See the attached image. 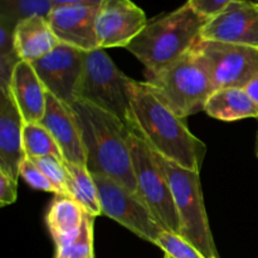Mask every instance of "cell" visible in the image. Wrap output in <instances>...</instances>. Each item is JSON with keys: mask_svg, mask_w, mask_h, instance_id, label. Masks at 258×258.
<instances>
[{"mask_svg": "<svg viewBox=\"0 0 258 258\" xmlns=\"http://www.w3.org/2000/svg\"><path fill=\"white\" fill-rule=\"evenodd\" d=\"M146 78L161 101L183 120L204 111L207 101L216 91L206 66L194 49Z\"/></svg>", "mask_w": 258, "mask_h": 258, "instance_id": "5", "label": "cell"}, {"mask_svg": "<svg viewBox=\"0 0 258 258\" xmlns=\"http://www.w3.org/2000/svg\"><path fill=\"white\" fill-rule=\"evenodd\" d=\"M14 32L15 29L0 23V55L15 52Z\"/></svg>", "mask_w": 258, "mask_h": 258, "instance_id": "29", "label": "cell"}, {"mask_svg": "<svg viewBox=\"0 0 258 258\" xmlns=\"http://www.w3.org/2000/svg\"><path fill=\"white\" fill-rule=\"evenodd\" d=\"M52 0H0V23L15 29L18 23L32 17H49Z\"/></svg>", "mask_w": 258, "mask_h": 258, "instance_id": "21", "label": "cell"}, {"mask_svg": "<svg viewBox=\"0 0 258 258\" xmlns=\"http://www.w3.org/2000/svg\"><path fill=\"white\" fill-rule=\"evenodd\" d=\"M244 90L248 92V95L251 96L252 100H253L254 102H256V105L258 106V77L254 78L251 83H248Z\"/></svg>", "mask_w": 258, "mask_h": 258, "instance_id": "31", "label": "cell"}, {"mask_svg": "<svg viewBox=\"0 0 258 258\" xmlns=\"http://www.w3.org/2000/svg\"><path fill=\"white\" fill-rule=\"evenodd\" d=\"M59 43L47 18H28L18 23L15 28L14 45L22 60L32 63L40 59Z\"/></svg>", "mask_w": 258, "mask_h": 258, "instance_id": "18", "label": "cell"}, {"mask_svg": "<svg viewBox=\"0 0 258 258\" xmlns=\"http://www.w3.org/2000/svg\"><path fill=\"white\" fill-rule=\"evenodd\" d=\"M207 22L185 3L149 22L126 49L143 63L146 76L155 75L193 49Z\"/></svg>", "mask_w": 258, "mask_h": 258, "instance_id": "3", "label": "cell"}, {"mask_svg": "<svg viewBox=\"0 0 258 258\" xmlns=\"http://www.w3.org/2000/svg\"><path fill=\"white\" fill-rule=\"evenodd\" d=\"M155 246L160 247L171 258H204L201 252L180 234L163 229Z\"/></svg>", "mask_w": 258, "mask_h": 258, "instance_id": "25", "label": "cell"}, {"mask_svg": "<svg viewBox=\"0 0 258 258\" xmlns=\"http://www.w3.org/2000/svg\"><path fill=\"white\" fill-rule=\"evenodd\" d=\"M53 5H68V4H100L101 0H52Z\"/></svg>", "mask_w": 258, "mask_h": 258, "instance_id": "30", "label": "cell"}, {"mask_svg": "<svg viewBox=\"0 0 258 258\" xmlns=\"http://www.w3.org/2000/svg\"><path fill=\"white\" fill-rule=\"evenodd\" d=\"M236 0H188V4L203 17L211 19Z\"/></svg>", "mask_w": 258, "mask_h": 258, "instance_id": "27", "label": "cell"}, {"mask_svg": "<svg viewBox=\"0 0 258 258\" xmlns=\"http://www.w3.org/2000/svg\"><path fill=\"white\" fill-rule=\"evenodd\" d=\"M18 183L0 171V206H10L17 201Z\"/></svg>", "mask_w": 258, "mask_h": 258, "instance_id": "28", "label": "cell"}, {"mask_svg": "<svg viewBox=\"0 0 258 258\" xmlns=\"http://www.w3.org/2000/svg\"><path fill=\"white\" fill-rule=\"evenodd\" d=\"M30 160L52 181V184L55 186L58 191L57 196L70 197V193H68V180H70V176H68L66 161L63 159L55 158V156H43V158L30 159Z\"/></svg>", "mask_w": 258, "mask_h": 258, "instance_id": "23", "label": "cell"}, {"mask_svg": "<svg viewBox=\"0 0 258 258\" xmlns=\"http://www.w3.org/2000/svg\"><path fill=\"white\" fill-rule=\"evenodd\" d=\"M93 179L98 189L102 216L117 222L144 241L155 244L164 228L140 197L113 179L102 175H93Z\"/></svg>", "mask_w": 258, "mask_h": 258, "instance_id": "9", "label": "cell"}, {"mask_svg": "<svg viewBox=\"0 0 258 258\" xmlns=\"http://www.w3.org/2000/svg\"><path fill=\"white\" fill-rule=\"evenodd\" d=\"M201 39L258 49V2L236 0L214 15L201 33Z\"/></svg>", "mask_w": 258, "mask_h": 258, "instance_id": "12", "label": "cell"}, {"mask_svg": "<svg viewBox=\"0 0 258 258\" xmlns=\"http://www.w3.org/2000/svg\"><path fill=\"white\" fill-rule=\"evenodd\" d=\"M98 4L57 5L48 22L60 43L85 52L98 48L96 34V15Z\"/></svg>", "mask_w": 258, "mask_h": 258, "instance_id": "13", "label": "cell"}, {"mask_svg": "<svg viewBox=\"0 0 258 258\" xmlns=\"http://www.w3.org/2000/svg\"><path fill=\"white\" fill-rule=\"evenodd\" d=\"M23 145L28 159L55 156L63 159L60 149L49 131L38 123H25L23 130Z\"/></svg>", "mask_w": 258, "mask_h": 258, "instance_id": "22", "label": "cell"}, {"mask_svg": "<svg viewBox=\"0 0 258 258\" xmlns=\"http://www.w3.org/2000/svg\"><path fill=\"white\" fill-rule=\"evenodd\" d=\"M204 111L211 117L226 122L251 117L258 120V106L244 88L216 90L207 101Z\"/></svg>", "mask_w": 258, "mask_h": 258, "instance_id": "19", "label": "cell"}, {"mask_svg": "<svg viewBox=\"0 0 258 258\" xmlns=\"http://www.w3.org/2000/svg\"><path fill=\"white\" fill-rule=\"evenodd\" d=\"M164 258H171V257L168 256V254H165V256H164Z\"/></svg>", "mask_w": 258, "mask_h": 258, "instance_id": "35", "label": "cell"}, {"mask_svg": "<svg viewBox=\"0 0 258 258\" xmlns=\"http://www.w3.org/2000/svg\"><path fill=\"white\" fill-rule=\"evenodd\" d=\"M85 50L59 43L40 59L32 62L45 91L57 100L71 105L76 101V90L83 70Z\"/></svg>", "mask_w": 258, "mask_h": 258, "instance_id": "10", "label": "cell"}, {"mask_svg": "<svg viewBox=\"0 0 258 258\" xmlns=\"http://www.w3.org/2000/svg\"><path fill=\"white\" fill-rule=\"evenodd\" d=\"M24 123H38L43 118L47 91L40 82L32 63L22 60L15 67L9 87Z\"/></svg>", "mask_w": 258, "mask_h": 258, "instance_id": "16", "label": "cell"}, {"mask_svg": "<svg viewBox=\"0 0 258 258\" xmlns=\"http://www.w3.org/2000/svg\"><path fill=\"white\" fill-rule=\"evenodd\" d=\"M154 155L170 185L180 224L179 234L204 258H219L204 206L201 173L183 168L156 153Z\"/></svg>", "mask_w": 258, "mask_h": 258, "instance_id": "4", "label": "cell"}, {"mask_svg": "<svg viewBox=\"0 0 258 258\" xmlns=\"http://www.w3.org/2000/svg\"><path fill=\"white\" fill-rule=\"evenodd\" d=\"M68 170V193L72 199H75L86 213L93 217L102 214L101 212L100 196L93 175L90 173L87 166L75 165L66 163Z\"/></svg>", "mask_w": 258, "mask_h": 258, "instance_id": "20", "label": "cell"}, {"mask_svg": "<svg viewBox=\"0 0 258 258\" xmlns=\"http://www.w3.org/2000/svg\"><path fill=\"white\" fill-rule=\"evenodd\" d=\"M86 258H96L95 257V253H92V254H91V256H88V257H86Z\"/></svg>", "mask_w": 258, "mask_h": 258, "instance_id": "32", "label": "cell"}, {"mask_svg": "<svg viewBox=\"0 0 258 258\" xmlns=\"http://www.w3.org/2000/svg\"><path fill=\"white\" fill-rule=\"evenodd\" d=\"M39 123L53 136L66 163L87 166V155L80 128L70 105L47 92L45 112Z\"/></svg>", "mask_w": 258, "mask_h": 258, "instance_id": "14", "label": "cell"}, {"mask_svg": "<svg viewBox=\"0 0 258 258\" xmlns=\"http://www.w3.org/2000/svg\"><path fill=\"white\" fill-rule=\"evenodd\" d=\"M55 258H58V257H55Z\"/></svg>", "mask_w": 258, "mask_h": 258, "instance_id": "36", "label": "cell"}, {"mask_svg": "<svg viewBox=\"0 0 258 258\" xmlns=\"http://www.w3.org/2000/svg\"><path fill=\"white\" fill-rule=\"evenodd\" d=\"M148 23L145 12L131 0H101L96 15L98 48H126Z\"/></svg>", "mask_w": 258, "mask_h": 258, "instance_id": "11", "label": "cell"}, {"mask_svg": "<svg viewBox=\"0 0 258 258\" xmlns=\"http://www.w3.org/2000/svg\"><path fill=\"white\" fill-rule=\"evenodd\" d=\"M24 120L10 91L0 92V171L17 181L27 159L23 145Z\"/></svg>", "mask_w": 258, "mask_h": 258, "instance_id": "15", "label": "cell"}, {"mask_svg": "<svg viewBox=\"0 0 258 258\" xmlns=\"http://www.w3.org/2000/svg\"><path fill=\"white\" fill-rule=\"evenodd\" d=\"M256 146H258V133H257V141H256Z\"/></svg>", "mask_w": 258, "mask_h": 258, "instance_id": "34", "label": "cell"}, {"mask_svg": "<svg viewBox=\"0 0 258 258\" xmlns=\"http://www.w3.org/2000/svg\"><path fill=\"white\" fill-rule=\"evenodd\" d=\"M93 226H95V217L86 214L82 229L77 238L72 244L63 249H57L55 257L58 258H86L91 256L93 252Z\"/></svg>", "mask_w": 258, "mask_h": 258, "instance_id": "24", "label": "cell"}, {"mask_svg": "<svg viewBox=\"0 0 258 258\" xmlns=\"http://www.w3.org/2000/svg\"><path fill=\"white\" fill-rule=\"evenodd\" d=\"M131 131L163 158L201 173L207 146L191 134L183 118L176 116L156 95L150 83L131 78Z\"/></svg>", "mask_w": 258, "mask_h": 258, "instance_id": "1", "label": "cell"}, {"mask_svg": "<svg viewBox=\"0 0 258 258\" xmlns=\"http://www.w3.org/2000/svg\"><path fill=\"white\" fill-rule=\"evenodd\" d=\"M206 66L214 90L246 88L258 77V49L199 39L193 47Z\"/></svg>", "mask_w": 258, "mask_h": 258, "instance_id": "8", "label": "cell"}, {"mask_svg": "<svg viewBox=\"0 0 258 258\" xmlns=\"http://www.w3.org/2000/svg\"><path fill=\"white\" fill-rule=\"evenodd\" d=\"M256 155H257V158H258V146H256Z\"/></svg>", "mask_w": 258, "mask_h": 258, "instance_id": "33", "label": "cell"}, {"mask_svg": "<svg viewBox=\"0 0 258 258\" xmlns=\"http://www.w3.org/2000/svg\"><path fill=\"white\" fill-rule=\"evenodd\" d=\"M87 155V169L92 175H102L138 194L134 175L130 128L116 116L85 101L70 105Z\"/></svg>", "mask_w": 258, "mask_h": 258, "instance_id": "2", "label": "cell"}, {"mask_svg": "<svg viewBox=\"0 0 258 258\" xmlns=\"http://www.w3.org/2000/svg\"><path fill=\"white\" fill-rule=\"evenodd\" d=\"M20 176L24 179L28 185H30L35 190L54 193L55 196L58 194L57 189L53 185L52 181L44 175L42 170H39V168L30 159L27 158L20 165Z\"/></svg>", "mask_w": 258, "mask_h": 258, "instance_id": "26", "label": "cell"}, {"mask_svg": "<svg viewBox=\"0 0 258 258\" xmlns=\"http://www.w3.org/2000/svg\"><path fill=\"white\" fill-rule=\"evenodd\" d=\"M86 212L75 199L55 196L45 214L48 231L55 243V248L63 249L73 243L82 229Z\"/></svg>", "mask_w": 258, "mask_h": 258, "instance_id": "17", "label": "cell"}, {"mask_svg": "<svg viewBox=\"0 0 258 258\" xmlns=\"http://www.w3.org/2000/svg\"><path fill=\"white\" fill-rule=\"evenodd\" d=\"M128 145L138 196L164 229L179 234L180 224L170 185L153 150L138 134L131 130Z\"/></svg>", "mask_w": 258, "mask_h": 258, "instance_id": "7", "label": "cell"}, {"mask_svg": "<svg viewBox=\"0 0 258 258\" xmlns=\"http://www.w3.org/2000/svg\"><path fill=\"white\" fill-rule=\"evenodd\" d=\"M130 82L102 48L85 52L83 70L76 90V100L85 101L133 126Z\"/></svg>", "mask_w": 258, "mask_h": 258, "instance_id": "6", "label": "cell"}]
</instances>
